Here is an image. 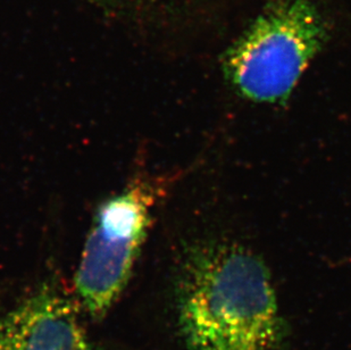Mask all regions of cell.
Wrapping results in <instances>:
<instances>
[{
    "label": "cell",
    "mask_w": 351,
    "mask_h": 350,
    "mask_svg": "<svg viewBox=\"0 0 351 350\" xmlns=\"http://www.w3.org/2000/svg\"><path fill=\"white\" fill-rule=\"evenodd\" d=\"M0 350H93L73 301L43 287L0 316Z\"/></svg>",
    "instance_id": "obj_4"
},
{
    "label": "cell",
    "mask_w": 351,
    "mask_h": 350,
    "mask_svg": "<svg viewBox=\"0 0 351 350\" xmlns=\"http://www.w3.org/2000/svg\"><path fill=\"white\" fill-rule=\"evenodd\" d=\"M178 322L188 350H283L288 338L269 270L226 244L195 248L183 261Z\"/></svg>",
    "instance_id": "obj_1"
},
{
    "label": "cell",
    "mask_w": 351,
    "mask_h": 350,
    "mask_svg": "<svg viewBox=\"0 0 351 350\" xmlns=\"http://www.w3.org/2000/svg\"><path fill=\"white\" fill-rule=\"evenodd\" d=\"M157 194L138 182L100 206L75 275L77 299L91 316L106 314L128 284Z\"/></svg>",
    "instance_id": "obj_3"
},
{
    "label": "cell",
    "mask_w": 351,
    "mask_h": 350,
    "mask_svg": "<svg viewBox=\"0 0 351 350\" xmlns=\"http://www.w3.org/2000/svg\"><path fill=\"white\" fill-rule=\"evenodd\" d=\"M325 40L313 0H273L226 51V78L249 100H285Z\"/></svg>",
    "instance_id": "obj_2"
}]
</instances>
